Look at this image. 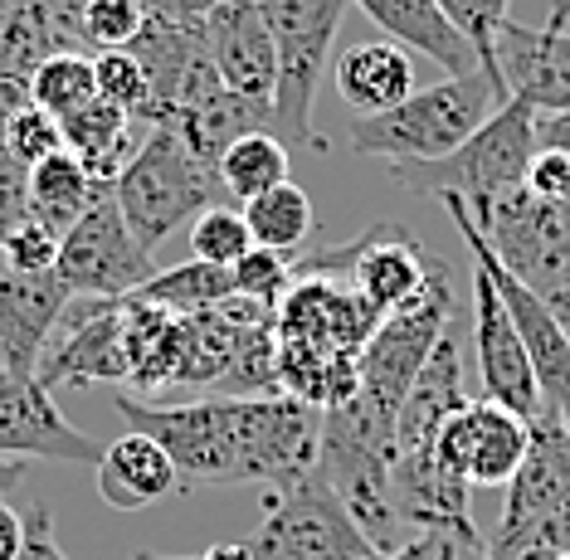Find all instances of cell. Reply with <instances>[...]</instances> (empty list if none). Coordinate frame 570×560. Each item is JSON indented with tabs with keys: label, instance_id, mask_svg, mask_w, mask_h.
Segmentation results:
<instances>
[{
	"label": "cell",
	"instance_id": "cell-1",
	"mask_svg": "<svg viewBox=\"0 0 570 560\" xmlns=\"http://www.w3.org/2000/svg\"><path fill=\"white\" fill-rule=\"evenodd\" d=\"M127 429L157 439L171 453L180 483H258L288 488L317 468L322 410L293 395H249V400H190V405H151L137 395H112Z\"/></svg>",
	"mask_w": 570,
	"mask_h": 560
},
{
	"label": "cell",
	"instance_id": "cell-2",
	"mask_svg": "<svg viewBox=\"0 0 570 560\" xmlns=\"http://www.w3.org/2000/svg\"><path fill=\"white\" fill-rule=\"evenodd\" d=\"M508 102V88L492 73H444L430 88L414 94L391 112L352 117L346 137L361 156H381L391 161H439V156L459 151L492 112Z\"/></svg>",
	"mask_w": 570,
	"mask_h": 560
},
{
	"label": "cell",
	"instance_id": "cell-3",
	"mask_svg": "<svg viewBox=\"0 0 570 560\" xmlns=\"http://www.w3.org/2000/svg\"><path fill=\"white\" fill-rule=\"evenodd\" d=\"M112 195H118L127 229H132L137 244L151 254H157V244L171 239L186 219H196L210 210V205L229 200L215 166L200 161V156L186 147V137L166 122L147 127L137 156L127 161V171L112 180Z\"/></svg>",
	"mask_w": 570,
	"mask_h": 560
},
{
	"label": "cell",
	"instance_id": "cell-4",
	"mask_svg": "<svg viewBox=\"0 0 570 560\" xmlns=\"http://www.w3.org/2000/svg\"><path fill=\"white\" fill-rule=\"evenodd\" d=\"M537 156V108L508 98L459 151L439 161H391V180L424 195H459L469 205L498 200L527 186V166Z\"/></svg>",
	"mask_w": 570,
	"mask_h": 560
},
{
	"label": "cell",
	"instance_id": "cell-5",
	"mask_svg": "<svg viewBox=\"0 0 570 560\" xmlns=\"http://www.w3.org/2000/svg\"><path fill=\"white\" fill-rule=\"evenodd\" d=\"M527 551H570V429L556 414L531 420V449L502 498L488 560Z\"/></svg>",
	"mask_w": 570,
	"mask_h": 560
},
{
	"label": "cell",
	"instance_id": "cell-6",
	"mask_svg": "<svg viewBox=\"0 0 570 560\" xmlns=\"http://www.w3.org/2000/svg\"><path fill=\"white\" fill-rule=\"evenodd\" d=\"M453 317H459V312H453L449 268L430 264V283H424L405 307L381 317V327L371 332V342L361 346V356H356V375H361L356 400L375 420L395 424L414 375L424 371V361H430V351L439 346V336L449 332Z\"/></svg>",
	"mask_w": 570,
	"mask_h": 560
},
{
	"label": "cell",
	"instance_id": "cell-7",
	"mask_svg": "<svg viewBox=\"0 0 570 560\" xmlns=\"http://www.w3.org/2000/svg\"><path fill=\"white\" fill-rule=\"evenodd\" d=\"M264 10L278 45V88H274V137L283 147H317L313 102L322 69L332 63L336 30L352 0H254Z\"/></svg>",
	"mask_w": 570,
	"mask_h": 560
},
{
	"label": "cell",
	"instance_id": "cell-8",
	"mask_svg": "<svg viewBox=\"0 0 570 560\" xmlns=\"http://www.w3.org/2000/svg\"><path fill=\"white\" fill-rule=\"evenodd\" d=\"M249 546L258 560H385L322 468L288 488L264 492V517Z\"/></svg>",
	"mask_w": 570,
	"mask_h": 560
},
{
	"label": "cell",
	"instance_id": "cell-9",
	"mask_svg": "<svg viewBox=\"0 0 570 560\" xmlns=\"http://www.w3.org/2000/svg\"><path fill=\"white\" fill-rule=\"evenodd\" d=\"M439 200H444V210L453 215V229H459V239L469 244L473 264H483L492 288H498L502 303H508L512 327H517V336H522V346L531 356V375H537V385H541V405H547V414H556V420L570 429V332L551 317L547 303H541V297L488 249V239H483V229L473 225L469 205H463L459 195H439Z\"/></svg>",
	"mask_w": 570,
	"mask_h": 560
},
{
	"label": "cell",
	"instance_id": "cell-10",
	"mask_svg": "<svg viewBox=\"0 0 570 560\" xmlns=\"http://www.w3.org/2000/svg\"><path fill=\"white\" fill-rule=\"evenodd\" d=\"M55 273L73 297H132L157 273L151 249H141L127 229L112 186H98L83 219L59 239Z\"/></svg>",
	"mask_w": 570,
	"mask_h": 560
},
{
	"label": "cell",
	"instance_id": "cell-11",
	"mask_svg": "<svg viewBox=\"0 0 570 560\" xmlns=\"http://www.w3.org/2000/svg\"><path fill=\"white\" fill-rule=\"evenodd\" d=\"M35 375L49 390L127 385L132 371H127V342H122V297H69Z\"/></svg>",
	"mask_w": 570,
	"mask_h": 560
},
{
	"label": "cell",
	"instance_id": "cell-12",
	"mask_svg": "<svg viewBox=\"0 0 570 560\" xmlns=\"http://www.w3.org/2000/svg\"><path fill=\"white\" fill-rule=\"evenodd\" d=\"M531 449V420L512 414L498 400H469L434 439V463L459 483L508 488Z\"/></svg>",
	"mask_w": 570,
	"mask_h": 560
},
{
	"label": "cell",
	"instance_id": "cell-13",
	"mask_svg": "<svg viewBox=\"0 0 570 560\" xmlns=\"http://www.w3.org/2000/svg\"><path fill=\"white\" fill-rule=\"evenodd\" d=\"M469 215L483 229L488 249L522 283H537L547 268L570 258V200H541L527 186H517L498 200L469 205Z\"/></svg>",
	"mask_w": 570,
	"mask_h": 560
},
{
	"label": "cell",
	"instance_id": "cell-14",
	"mask_svg": "<svg viewBox=\"0 0 570 560\" xmlns=\"http://www.w3.org/2000/svg\"><path fill=\"white\" fill-rule=\"evenodd\" d=\"M127 55L141 63L151 88V117L147 122L157 127L166 117L196 108L210 94H219V73L210 59V45H205V20L200 24H180V20H161L147 16V24L137 30V39L127 45Z\"/></svg>",
	"mask_w": 570,
	"mask_h": 560
},
{
	"label": "cell",
	"instance_id": "cell-15",
	"mask_svg": "<svg viewBox=\"0 0 570 560\" xmlns=\"http://www.w3.org/2000/svg\"><path fill=\"white\" fill-rule=\"evenodd\" d=\"M94 434L73 429L55 405V390L40 375L0 371V459H49V463H94L102 459Z\"/></svg>",
	"mask_w": 570,
	"mask_h": 560
},
{
	"label": "cell",
	"instance_id": "cell-16",
	"mask_svg": "<svg viewBox=\"0 0 570 560\" xmlns=\"http://www.w3.org/2000/svg\"><path fill=\"white\" fill-rule=\"evenodd\" d=\"M570 6H556L547 24L502 20L498 73L508 98H522L537 112H570Z\"/></svg>",
	"mask_w": 570,
	"mask_h": 560
},
{
	"label": "cell",
	"instance_id": "cell-17",
	"mask_svg": "<svg viewBox=\"0 0 570 560\" xmlns=\"http://www.w3.org/2000/svg\"><path fill=\"white\" fill-rule=\"evenodd\" d=\"M473 351H478V375H483L488 400L508 405L522 420H541V385L531 375V356L522 336L512 327V312L502 303V293L492 288L483 264H473Z\"/></svg>",
	"mask_w": 570,
	"mask_h": 560
},
{
	"label": "cell",
	"instance_id": "cell-18",
	"mask_svg": "<svg viewBox=\"0 0 570 560\" xmlns=\"http://www.w3.org/2000/svg\"><path fill=\"white\" fill-rule=\"evenodd\" d=\"M205 45H210L215 73L229 94L274 102L278 88V45L264 10L254 0H219L205 16Z\"/></svg>",
	"mask_w": 570,
	"mask_h": 560
},
{
	"label": "cell",
	"instance_id": "cell-19",
	"mask_svg": "<svg viewBox=\"0 0 570 560\" xmlns=\"http://www.w3.org/2000/svg\"><path fill=\"white\" fill-rule=\"evenodd\" d=\"M463 405H469V375H463V342H459V317H453L395 414V459H424V453H434L439 429Z\"/></svg>",
	"mask_w": 570,
	"mask_h": 560
},
{
	"label": "cell",
	"instance_id": "cell-20",
	"mask_svg": "<svg viewBox=\"0 0 570 560\" xmlns=\"http://www.w3.org/2000/svg\"><path fill=\"white\" fill-rule=\"evenodd\" d=\"M69 288L59 273H6L0 278V371L35 375L45 361V346L55 336L63 307H69Z\"/></svg>",
	"mask_w": 570,
	"mask_h": 560
},
{
	"label": "cell",
	"instance_id": "cell-21",
	"mask_svg": "<svg viewBox=\"0 0 570 560\" xmlns=\"http://www.w3.org/2000/svg\"><path fill=\"white\" fill-rule=\"evenodd\" d=\"M342 258H346L352 288L366 297L381 317L405 307L410 297L430 283V264H434V258L424 254V244L400 225H375L371 234H361L356 244H346Z\"/></svg>",
	"mask_w": 570,
	"mask_h": 560
},
{
	"label": "cell",
	"instance_id": "cell-22",
	"mask_svg": "<svg viewBox=\"0 0 570 560\" xmlns=\"http://www.w3.org/2000/svg\"><path fill=\"white\" fill-rule=\"evenodd\" d=\"M186 492L180 483L171 453H166L157 439L127 429L122 439H112L98 459V498L112 507V512H141V507H157L166 498Z\"/></svg>",
	"mask_w": 570,
	"mask_h": 560
},
{
	"label": "cell",
	"instance_id": "cell-23",
	"mask_svg": "<svg viewBox=\"0 0 570 560\" xmlns=\"http://www.w3.org/2000/svg\"><path fill=\"white\" fill-rule=\"evenodd\" d=\"M356 10L381 24L385 35L395 39L400 49H414V55L434 59L444 73H473L483 69L478 49L453 30V20L439 10V0H352Z\"/></svg>",
	"mask_w": 570,
	"mask_h": 560
},
{
	"label": "cell",
	"instance_id": "cell-24",
	"mask_svg": "<svg viewBox=\"0 0 570 560\" xmlns=\"http://www.w3.org/2000/svg\"><path fill=\"white\" fill-rule=\"evenodd\" d=\"M63 151H73L83 161V171L98 180V186H112L127 161L137 156L141 137H147L151 122H141V117H127L122 108H112V102L94 98L88 108H79L73 117H63Z\"/></svg>",
	"mask_w": 570,
	"mask_h": 560
},
{
	"label": "cell",
	"instance_id": "cell-25",
	"mask_svg": "<svg viewBox=\"0 0 570 560\" xmlns=\"http://www.w3.org/2000/svg\"><path fill=\"white\" fill-rule=\"evenodd\" d=\"M166 127H176V132L186 137V147L219 171V156L235 147V141L254 137V132H274V102H258V98L219 88V94L196 102V108L166 117Z\"/></svg>",
	"mask_w": 570,
	"mask_h": 560
},
{
	"label": "cell",
	"instance_id": "cell-26",
	"mask_svg": "<svg viewBox=\"0 0 570 560\" xmlns=\"http://www.w3.org/2000/svg\"><path fill=\"white\" fill-rule=\"evenodd\" d=\"M336 88L356 108V117L391 112L414 94V63L400 45L366 39V45H352L336 59Z\"/></svg>",
	"mask_w": 570,
	"mask_h": 560
},
{
	"label": "cell",
	"instance_id": "cell-27",
	"mask_svg": "<svg viewBox=\"0 0 570 560\" xmlns=\"http://www.w3.org/2000/svg\"><path fill=\"white\" fill-rule=\"evenodd\" d=\"M94 195H98V180L83 171V161L73 151H55L40 166H30V219H40L59 239L83 219Z\"/></svg>",
	"mask_w": 570,
	"mask_h": 560
},
{
	"label": "cell",
	"instance_id": "cell-28",
	"mask_svg": "<svg viewBox=\"0 0 570 560\" xmlns=\"http://www.w3.org/2000/svg\"><path fill=\"white\" fill-rule=\"evenodd\" d=\"M132 297L137 303H151V307H166V312H180V317H196V312H215L235 297V268L190 258V264H180V268L151 273Z\"/></svg>",
	"mask_w": 570,
	"mask_h": 560
},
{
	"label": "cell",
	"instance_id": "cell-29",
	"mask_svg": "<svg viewBox=\"0 0 570 560\" xmlns=\"http://www.w3.org/2000/svg\"><path fill=\"white\" fill-rule=\"evenodd\" d=\"M283 180H288V147H283L274 132H254L219 156V186L239 205L268 195L274 186H283Z\"/></svg>",
	"mask_w": 570,
	"mask_h": 560
},
{
	"label": "cell",
	"instance_id": "cell-30",
	"mask_svg": "<svg viewBox=\"0 0 570 560\" xmlns=\"http://www.w3.org/2000/svg\"><path fill=\"white\" fill-rule=\"evenodd\" d=\"M239 210L249 219V234L258 249L293 254L297 244L313 234V200H307V190L293 186V180H283V186H274L249 205H239Z\"/></svg>",
	"mask_w": 570,
	"mask_h": 560
},
{
	"label": "cell",
	"instance_id": "cell-31",
	"mask_svg": "<svg viewBox=\"0 0 570 560\" xmlns=\"http://www.w3.org/2000/svg\"><path fill=\"white\" fill-rule=\"evenodd\" d=\"M98 98V73H94V55H79V49H59L49 55L30 78V102L45 108L49 117H73L79 108Z\"/></svg>",
	"mask_w": 570,
	"mask_h": 560
},
{
	"label": "cell",
	"instance_id": "cell-32",
	"mask_svg": "<svg viewBox=\"0 0 570 560\" xmlns=\"http://www.w3.org/2000/svg\"><path fill=\"white\" fill-rule=\"evenodd\" d=\"M249 249H254L249 219H244V210H235V205H210L205 215L190 219V254H196L200 264L235 268Z\"/></svg>",
	"mask_w": 570,
	"mask_h": 560
},
{
	"label": "cell",
	"instance_id": "cell-33",
	"mask_svg": "<svg viewBox=\"0 0 570 560\" xmlns=\"http://www.w3.org/2000/svg\"><path fill=\"white\" fill-rule=\"evenodd\" d=\"M94 73H98V98L122 108L127 117H151V88H147V73L141 63L127 55V49H102L94 55Z\"/></svg>",
	"mask_w": 570,
	"mask_h": 560
},
{
	"label": "cell",
	"instance_id": "cell-34",
	"mask_svg": "<svg viewBox=\"0 0 570 560\" xmlns=\"http://www.w3.org/2000/svg\"><path fill=\"white\" fill-rule=\"evenodd\" d=\"M508 6L512 0H439V10L453 20V30L478 49L483 73H492L498 83H502V73H498V30H502V20H508Z\"/></svg>",
	"mask_w": 570,
	"mask_h": 560
},
{
	"label": "cell",
	"instance_id": "cell-35",
	"mask_svg": "<svg viewBox=\"0 0 570 560\" xmlns=\"http://www.w3.org/2000/svg\"><path fill=\"white\" fill-rule=\"evenodd\" d=\"M385 560H488V537L473 522L420 527L414 537Z\"/></svg>",
	"mask_w": 570,
	"mask_h": 560
},
{
	"label": "cell",
	"instance_id": "cell-36",
	"mask_svg": "<svg viewBox=\"0 0 570 560\" xmlns=\"http://www.w3.org/2000/svg\"><path fill=\"white\" fill-rule=\"evenodd\" d=\"M147 24V0H88L83 10V49H127Z\"/></svg>",
	"mask_w": 570,
	"mask_h": 560
},
{
	"label": "cell",
	"instance_id": "cell-37",
	"mask_svg": "<svg viewBox=\"0 0 570 560\" xmlns=\"http://www.w3.org/2000/svg\"><path fill=\"white\" fill-rule=\"evenodd\" d=\"M293 264H288V254H278V249H254L235 264V297H254V303H264V307H274L288 297L293 288Z\"/></svg>",
	"mask_w": 570,
	"mask_h": 560
},
{
	"label": "cell",
	"instance_id": "cell-38",
	"mask_svg": "<svg viewBox=\"0 0 570 560\" xmlns=\"http://www.w3.org/2000/svg\"><path fill=\"white\" fill-rule=\"evenodd\" d=\"M0 141H6V147L16 151L24 166H40L45 156L63 151V127H59V117H49L45 108H35V102H30V108H20V112L6 122Z\"/></svg>",
	"mask_w": 570,
	"mask_h": 560
},
{
	"label": "cell",
	"instance_id": "cell-39",
	"mask_svg": "<svg viewBox=\"0 0 570 560\" xmlns=\"http://www.w3.org/2000/svg\"><path fill=\"white\" fill-rule=\"evenodd\" d=\"M0 249H6L10 273H49L59 258V234L45 229L40 219H24L20 229H10L0 239Z\"/></svg>",
	"mask_w": 570,
	"mask_h": 560
},
{
	"label": "cell",
	"instance_id": "cell-40",
	"mask_svg": "<svg viewBox=\"0 0 570 560\" xmlns=\"http://www.w3.org/2000/svg\"><path fill=\"white\" fill-rule=\"evenodd\" d=\"M30 219V166L0 141V239Z\"/></svg>",
	"mask_w": 570,
	"mask_h": 560
},
{
	"label": "cell",
	"instance_id": "cell-41",
	"mask_svg": "<svg viewBox=\"0 0 570 560\" xmlns=\"http://www.w3.org/2000/svg\"><path fill=\"white\" fill-rule=\"evenodd\" d=\"M527 190L541 195V200H570V151L537 147L527 166Z\"/></svg>",
	"mask_w": 570,
	"mask_h": 560
},
{
	"label": "cell",
	"instance_id": "cell-42",
	"mask_svg": "<svg viewBox=\"0 0 570 560\" xmlns=\"http://www.w3.org/2000/svg\"><path fill=\"white\" fill-rule=\"evenodd\" d=\"M16 560H69L55 541V517H49L45 502H35L30 512H24V546Z\"/></svg>",
	"mask_w": 570,
	"mask_h": 560
},
{
	"label": "cell",
	"instance_id": "cell-43",
	"mask_svg": "<svg viewBox=\"0 0 570 560\" xmlns=\"http://www.w3.org/2000/svg\"><path fill=\"white\" fill-rule=\"evenodd\" d=\"M40 6H45V20H49V30H55L59 49H79L83 55V10H88V0H40Z\"/></svg>",
	"mask_w": 570,
	"mask_h": 560
},
{
	"label": "cell",
	"instance_id": "cell-44",
	"mask_svg": "<svg viewBox=\"0 0 570 560\" xmlns=\"http://www.w3.org/2000/svg\"><path fill=\"white\" fill-rule=\"evenodd\" d=\"M527 288L537 293L541 303H547L551 317L570 332V258H566V264H556V268H547L537 283H527Z\"/></svg>",
	"mask_w": 570,
	"mask_h": 560
},
{
	"label": "cell",
	"instance_id": "cell-45",
	"mask_svg": "<svg viewBox=\"0 0 570 560\" xmlns=\"http://www.w3.org/2000/svg\"><path fill=\"white\" fill-rule=\"evenodd\" d=\"M219 0H147V16H161V20H180V24H200Z\"/></svg>",
	"mask_w": 570,
	"mask_h": 560
},
{
	"label": "cell",
	"instance_id": "cell-46",
	"mask_svg": "<svg viewBox=\"0 0 570 560\" xmlns=\"http://www.w3.org/2000/svg\"><path fill=\"white\" fill-rule=\"evenodd\" d=\"M24 546V517L10 502H0V560H16Z\"/></svg>",
	"mask_w": 570,
	"mask_h": 560
},
{
	"label": "cell",
	"instance_id": "cell-47",
	"mask_svg": "<svg viewBox=\"0 0 570 560\" xmlns=\"http://www.w3.org/2000/svg\"><path fill=\"white\" fill-rule=\"evenodd\" d=\"M200 560H258L254 556V546L249 541H219V546H210Z\"/></svg>",
	"mask_w": 570,
	"mask_h": 560
},
{
	"label": "cell",
	"instance_id": "cell-48",
	"mask_svg": "<svg viewBox=\"0 0 570 560\" xmlns=\"http://www.w3.org/2000/svg\"><path fill=\"white\" fill-rule=\"evenodd\" d=\"M24 483V459H0V502Z\"/></svg>",
	"mask_w": 570,
	"mask_h": 560
},
{
	"label": "cell",
	"instance_id": "cell-49",
	"mask_svg": "<svg viewBox=\"0 0 570 560\" xmlns=\"http://www.w3.org/2000/svg\"><path fill=\"white\" fill-rule=\"evenodd\" d=\"M517 560H570V551H527V556H517Z\"/></svg>",
	"mask_w": 570,
	"mask_h": 560
},
{
	"label": "cell",
	"instance_id": "cell-50",
	"mask_svg": "<svg viewBox=\"0 0 570 560\" xmlns=\"http://www.w3.org/2000/svg\"><path fill=\"white\" fill-rule=\"evenodd\" d=\"M132 560H200V556H161V551H137Z\"/></svg>",
	"mask_w": 570,
	"mask_h": 560
}]
</instances>
